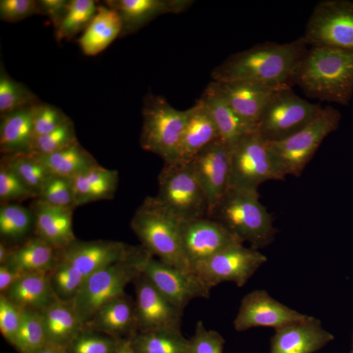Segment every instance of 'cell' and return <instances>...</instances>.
Wrapping results in <instances>:
<instances>
[{"label":"cell","instance_id":"cell-26","mask_svg":"<svg viewBox=\"0 0 353 353\" xmlns=\"http://www.w3.org/2000/svg\"><path fill=\"white\" fill-rule=\"evenodd\" d=\"M347 268L345 282L353 284V218L347 223Z\"/></svg>","mask_w":353,"mask_h":353},{"label":"cell","instance_id":"cell-19","mask_svg":"<svg viewBox=\"0 0 353 353\" xmlns=\"http://www.w3.org/2000/svg\"><path fill=\"white\" fill-rule=\"evenodd\" d=\"M92 165L82 159L58 154L50 160V211L55 206L85 194L102 180Z\"/></svg>","mask_w":353,"mask_h":353},{"label":"cell","instance_id":"cell-1","mask_svg":"<svg viewBox=\"0 0 353 353\" xmlns=\"http://www.w3.org/2000/svg\"><path fill=\"white\" fill-rule=\"evenodd\" d=\"M241 307L272 332L310 326L313 305L285 243H248L238 264Z\"/></svg>","mask_w":353,"mask_h":353},{"label":"cell","instance_id":"cell-10","mask_svg":"<svg viewBox=\"0 0 353 353\" xmlns=\"http://www.w3.org/2000/svg\"><path fill=\"white\" fill-rule=\"evenodd\" d=\"M48 313L55 353H111L109 311L75 307L57 299Z\"/></svg>","mask_w":353,"mask_h":353},{"label":"cell","instance_id":"cell-9","mask_svg":"<svg viewBox=\"0 0 353 353\" xmlns=\"http://www.w3.org/2000/svg\"><path fill=\"white\" fill-rule=\"evenodd\" d=\"M50 234L69 250L77 262L95 266H111L148 248L145 241L117 213L79 231Z\"/></svg>","mask_w":353,"mask_h":353},{"label":"cell","instance_id":"cell-24","mask_svg":"<svg viewBox=\"0 0 353 353\" xmlns=\"http://www.w3.org/2000/svg\"><path fill=\"white\" fill-rule=\"evenodd\" d=\"M321 123L330 125L353 124V82L348 83L318 110Z\"/></svg>","mask_w":353,"mask_h":353},{"label":"cell","instance_id":"cell-2","mask_svg":"<svg viewBox=\"0 0 353 353\" xmlns=\"http://www.w3.org/2000/svg\"><path fill=\"white\" fill-rule=\"evenodd\" d=\"M213 171L210 217L214 224L240 234L246 245L263 241L284 163L268 166L245 145L224 143Z\"/></svg>","mask_w":353,"mask_h":353},{"label":"cell","instance_id":"cell-14","mask_svg":"<svg viewBox=\"0 0 353 353\" xmlns=\"http://www.w3.org/2000/svg\"><path fill=\"white\" fill-rule=\"evenodd\" d=\"M59 154L57 146L31 124L18 119L2 101L0 110L1 176L25 165Z\"/></svg>","mask_w":353,"mask_h":353},{"label":"cell","instance_id":"cell-4","mask_svg":"<svg viewBox=\"0 0 353 353\" xmlns=\"http://www.w3.org/2000/svg\"><path fill=\"white\" fill-rule=\"evenodd\" d=\"M328 208V199L317 174L297 150L284 163L263 241L284 243L297 229Z\"/></svg>","mask_w":353,"mask_h":353},{"label":"cell","instance_id":"cell-25","mask_svg":"<svg viewBox=\"0 0 353 353\" xmlns=\"http://www.w3.org/2000/svg\"><path fill=\"white\" fill-rule=\"evenodd\" d=\"M315 128L353 167V124L330 125L319 122Z\"/></svg>","mask_w":353,"mask_h":353},{"label":"cell","instance_id":"cell-20","mask_svg":"<svg viewBox=\"0 0 353 353\" xmlns=\"http://www.w3.org/2000/svg\"><path fill=\"white\" fill-rule=\"evenodd\" d=\"M64 20L57 2L50 0H1L0 27L3 31L22 34L39 27Z\"/></svg>","mask_w":353,"mask_h":353},{"label":"cell","instance_id":"cell-16","mask_svg":"<svg viewBox=\"0 0 353 353\" xmlns=\"http://www.w3.org/2000/svg\"><path fill=\"white\" fill-rule=\"evenodd\" d=\"M50 327V317L34 309L4 306L0 312V352L37 353L48 339Z\"/></svg>","mask_w":353,"mask_h":353},{"label":"cell","instance_id":"cell-18","mask_svg":"<svg viewBox=\"0 0 353 353\" xmlns=\"http://www.w3.org/2000/svg\"><path fill=\"white\" fill-rule=\"evenodd\" d=\"M55 296L24 260L6 245L0 250V301L2 306Z\"/></svg>","mask_w":353,"mask_h":353},{"label":"cell","instance_id":"cell-15","mask_svg":"<svg viewBox=\"0 0 353 353\" xmlns=\"http://www.w3.org/2000/svg\"><path fill=\"white\" fill-rule=\"evenodd\" d=\"M116 213L110 185L103 178L85 194L50 209L43 231L53 234L72 233Z\"/></svg>","mask_w":353,"mask_h":353},{"label":"cell","instance_id":"cell-17","mask_svg":"<svg viewBox=\"0 0 353 353\" xmlns=\"http://www.w3.org/2000/svg\"><path fill=\"white\" fill-rule=\"evenodd\" d=\"M57 297L75 307L114 311L106 267L77 262L65 279Z\"/></svg>","mask_w":353,"mask_h":353},{"label":"cell","instance_id":"cell-21","mask_svg":"<svg viewBox=\"0 0 353 353\" xmlns=\"http://www.w3.org/2000/svg\"><path fill=\"white\" fill-rule=\"evenodd\" d=\"M310 327L333 336L353 353V284L345 283L314 316Z\"/></svg>","mask_w":353,"mask_h":353},{"label":"cell","instance_id":"cell-22","mask_svg":"<svg viewBox=\"0 0 353 353\" xmlns=\"http://www.w3.org/2000/svg\"><path fill=\"white\" fill-rule=\"evenodd\" d=\"M269 353H350L333 336L314 327L271 332Z\"/></svg>","mask_w":353,"mask_h":353},{"label":"cell","instance_id":"cell-5","mask_svg":"<svg viewBox=\"0 0 353 353\" xmlns=\"http://www.w3.org/2000/svg\"><path fill=\"white\" fill-rule=\"evenodd\" d=\"M161 9L173 14L182 27L183 46H201L243 20L268 19L280 12L282 1L250 0H173Z\"/></svg>","mask_w":353,"mask_h":353},{"label":"cell","instance_id":"cell-3","mask_svg":"<svg viewBox=\"0 0 353 353\" xmlns=\"http://www.w3.org/2000/svg\"><path fill=\"white\" fill-rule=\"evenodd\" d=\"M284 243L308 290L314 318L345 284L347 225L328 208L297 229Z\"/></svg>","mask_w":353,"mask_h":353},{"label":"cell","instance_id":"cell-7","mask_svg":"<svg viewBox=\"0 0 353 353\" xmlns=\"http://www.w3.org/2000/svg\"><path fill=\"white\" fill-rule=\"evenodd\" d=\"M183 46V29L175 16L163 9H150L118 66L128 83L139 85L157 76Z\"/></svg>","mask_w":353,"mask_h":353},{"label":"cell","instance_id":"cell-8","mask_svg":"<svg viewBox=\"0 0 353 353\" xmlns=\"http://www.w3.org/2000/svg\"><path fill=\"white\" fill-rule=\"evenodd\" d=\"M271 332L233 296H222L201 320L196 338L204 353H269Z\"/></svg>","mask_w":353,"mask_h":353},{"label":"cell","instance_id":"cell-11","mask_svg":"<svg viewBox=\"0 0 353 353\" xmlns=\"http://www.w3.org/2000/svg\"><path fill=\"white\" fill-rule=\"evenodd\" d=\"M299 150L317 174L329 208L347 224L353 218V167L315 127Z\"/></svg>","mask_w":353,"mask_h":353},{"label":"cell","instance_id":"cell-12","mask_svg":"<svg viewBox=\"0 0 353 353\" xmlns=\"http://www.w3.org/2000/svg\"><path fill=\"white\" fill-rule=\"evenodd\" d=\"M2 245L24 260L55 296L77 263L69 250L55 236L44 231L6 234Z\"/></svg>","mask_w":353,"mask_h":353},{"label":"cell","instance_id":"cell-23","mask_svg":"<svg viewBox=\"0 0 353 353\" xmlns=\"http://www.w3.org/2000/svg\"><path fill=\"white\" fill-rule=\"evenodd\" d=\"M104 2L97 0H62L57 3L63 19L73 24L85 43L101 18Z\"/></svg>","mask_w":353,"mask_h":353},{"label":"cell","instance_id":"cell-13","mask_svg":"<svg viewBox=\"0 0 353 353\" xmlns=\"http://www.w3.org/2000/svg\"><path fill=\"white\" fill-rule=\"evenodd\" d=\"M146 10L139 0L104 2L99 22L83 43L85 59H103L123 46H128L145 18Z\"/></svg>","mask_w":353,"mask_h":353},{"label":"cell","instance_id":"cell-6","mask_svg":"<svg viewBox=\"0 0 353 353\" xmlns=\"http://www.w3.org/2000/svg\"><path fill=\"white\" fill-rule=\"evenodd\" d=\"M51 159V158H50ZM1 176L0 225L6 234L43 231L50 213V160Z\"/></svg>","mask_w":353,"mask_h":353}]
</instances>
